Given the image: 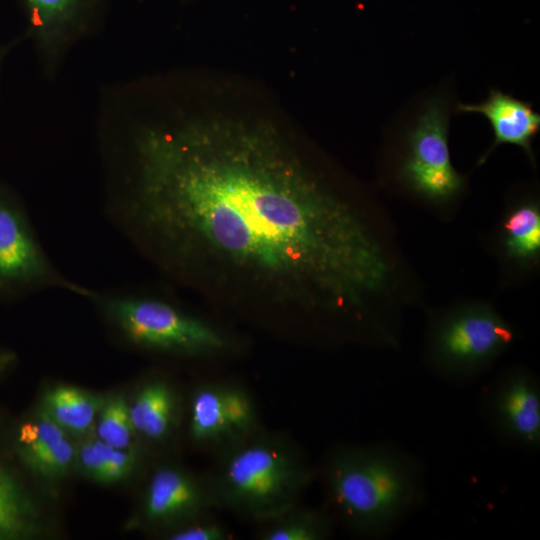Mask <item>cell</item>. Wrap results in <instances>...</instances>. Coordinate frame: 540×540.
<instances>
[{
  "label": "cell",
  "mask_w": 540,
  "mask_h": 540,
  "mask_svg": "<svg viewBox=\"0 0 540 540\" xmlns=\"http://www.w3.org/2000/svg\"><path fill=\"white\" fill-rule=\"evenodd\" d=\"M449 113L446 100H428L406 135L400 178L415 193L434 201L459 194L465 178L453 167L448 145Z\"/></svg>",
  "instance_id": "52a82bcc"
},
{
  "label": "cell",
  "mask_w": 540,
  "mask_h": 540,
  "mask_svg": "<svg viewBox=\"0 0 540 540\" xmlns=\"http://www.w3.org/2000/svg\"><path fill=\"white\" fill-rule=\"evenodd\" d=\"M259 524L260 540H325L333 528L326 512L298 504Z\"/></svg>",
  "instance_id": "2e32d148"
},
{
  "label": "cell",
  "mask_w": 540,
  "mask_h": 540,
  "mask_svg": "<svg viewBox=\"0 0 540 540\" xmlns=\"http://www.w3.org/2000/svg\"><path fill=\"white\" fill-rule=\"evenodd\" d=\"M222 403L231 444L262 430L254 399L246 388L238 384H222Z\"/></svg>",
  "instance_id": "d6986e66"
},
{
  "label": "cell",
  "mask_w": 540,
  "mask_h": 540,
  "mask_svg": "<svg viewBox=\"0 0 540 540\" xmlns=\"http://www.w3.org/2000/svg\"><path fill=\"white\" fill-rule=\"evenodd\" d=\"M169 540H229L228 528L208 514L166 533Z\"/></svg>",
  "instance_id": "7402d4cb"
},
{
  "label": "cell",
  "mask_w": 540,
  "mask_h": 540,
  "mask_svg": "<svg viewBox=\"0 0 540 540\" xmlns=\"http://www.w3.org/2000/svg\"><path fill=\"white\" fill-rule=\"evenodd\" d=\"M17 363V353L10 348L0 346V380L10 374Z\"/></svg>",
  "instance_id": "603a6c76"
},
{
  "label": "cell",
  "mask_w": 540,
  "mask_h": 540,
  "mask_svg": "<svg viewBox=\"0 0 540 540\" xmlns=\"http://www.w3.org/2000/svg\"><path fill=\"white\" fill-rule=\"evenodd\" d=\"M12 451L0 450V540H30L42 534L37 501L15 466Z\"/></svg>",
  "instance_id": "7c38bea8"
},
{
  "label": "cell",
  "mask_w": 540,
  "mask_h": 540,
  "mask_svg": "<svg viewBox=\"0 0 540 540\" xmlns=\"http://www.w3.org/2000/svg\"><path fill=\"white\" fill-rule=\"evenodd\" d=\"M98 416L96 434L99 440L118 449L133 448L137 434L130 418L129 403L123 395L105 399Z\"/></svg>",
  "instance_id": "ffe728a7"
},
{
  "label": "cell",
  "mask_w": 540,
  "mask_h": 540,
  "mask_svg": "<svg viewBox=\"0 0 540 540\" xmlns=\"http://www.w3.org/2000/svg\"><path fill=\"white\" fill-rule=\"evenodd\" d=\"M110 223L171 282L246 316L362 320L394 268L349 198L274 128H149L107 157Z\"/></svg>",
  "instance_id": "6da1fadb"
},
{
  "label": "cell",
  "mask_w": 540,
  "mask_h": 540,
  "mask_svg": "<svg viewBox=\"0 0 540 540\" xmlns=\"http://www.w3.org/2000/svg\"><path fill=\"white\" fill-rule=\"evenodd\" d=\"M105 398L84 389L58 385L42 397L39 410L66 433L83 435L93 426Z\"/></svg>",
  "instance_id": "9a60e30c"
},
{
  "label": "cell",
  "mask_w": 540,
  "mask_h": 540,
  "mask_svg": "<svg viewBox=\"0 0 540 540\" xmlns=\"http://www.w3.org/2000/svg\"><path fill=\"white\" fill-rule=\"evenodd\" d=\"M138 459L139 454L134 448H114L98 438L82 443L76 457L85 474L102 484L129 478L137 467Z\"/></svg>",
  "instance_id": "e0dca14e"
},
{
  "label": "cell",
  "mask_w": 540,
  "mask_h": 540,
  "mask_svg": "<svg viewBox=\"0 0 540 540\" xmlns=\"http://www.w3.org/2000/svg\"><path fill=\"white\" fill-rule=\"evenodd\" d=\"M330 503L342 521L364 536H382L419 504L421 474L408 456L385 447L342 446L325 466Z\"/></svg>",
  "instance_id": "7a4b0ae2"
},
{
  "label": "cell",
  "mask_w": 540,
  "mask_h": 540,
  "mask_svg": "<svg viewBox=\"0 0 540 540\" xmlns=\"http://www.w3.org/2000/svg\"><path fill=\"white\" fill-rule=\"evenodd\" d=\"M188 434L194 444L218 452L231 445L222 383L206 382L195 388L189 404Z\"/></svg>",
  "instance_id": "5bb4252c"
},
{
  "label": "cell",
  "mask_w": 540,
  "mask_h": 540,
  "mask_svg": "<svg viewBox=\"0 0 540 540\" xmlns=\"http://www.w3.org/2000/svg\"><path fill=\"white\" fill-rule=\"evenodd\" d=\"M513 338L512 328L496 312L468 307L437 323L430 334L429 352L442 373L467 377L488 366Z\"/></svg>",
  "instance_id": "8992f818"
},
{
  "label": "cell",
  "mask_w": 540,
  "mask_h": 540,
  "mask_svg": "<svg viewBox=\"0 0 540 540\" xmlns=\"http://www.w3.org/2000/svg\"><path fill=\"white\" fill-rule=\"evenodd\" d=\"M7 51H8V49L5 46L0 45V69H1L2 61H3L4 56H5Z\"/></svg>",
  "instance_id": "cb8c5ba5"
},
{
  "label": "cell",
  "mask_w": 540,
  "mask_h": 540,
  "mask_svg": "<svg viewBox=\"0 0 540 540\" xmlns=\"http://www.w3.org/2000/svg\"><path fill=\"white\" fill-rule=\"evenodd\" d=\"M129 412L137 435L152 443H163L178 424V395L167 380H149L129 404Z\"/></svg>",
  "instance_id": "4fadbf2b"
},
{
  "label": "cell",
  "mask_w": 540,
  "mask_h": 540,
  "mask_svg": "<svg viewBox=\"0 0 540 540\" xmlns=\"http://www.w3.org/2000/svg\"><path fill=\"white\" fill-rule=\"evenodd\" d=\"M507 255L519 262L535 261L540 254V211L535 203L514 208L504 223Z\"/></svg>",
  "instance_id": "ac0fdd59"
},
{
  "label": "cell",
  "mask_w": 540,
  "mask_h": 540,
  "mask_svg": "<svg viewBox=\"0 0 540 540\" xmlns=\"http://www.w3.org/2000/svg\"><path fill=\"white\" fill-rule=\"evenodd\" d=\"M31 36L47 56L62 48L90 22L98 0H20Z\"/></svg>",
  "instance_id": "8fae6325"
},
{
  "label": "cell",
  "mask_w": 540,
  "mask_h": 540,
  "mask_svg": "<svg viewBox=\"0 0 540 540\" xmlns=\"http://www.w3.org/2000/svg\"><path fill=\"white\" fill-rule=\"evenodd\" d=\"M207 478L215 508L261 523L298 504L314 472L292 443L261 430L220 451Z\"/></svg>",
  "instance_id": "277c9868"
},
{
  "label": "cell",
  "mask_w": 540,
  "mask_h": 540,
  "mask_svg": "<svg viewBox=\"0 0 540 540\" xmlns=\"http://www.w3.org/2000/svg\"><path fill=\"white\" fill-rule=\"evenodd\" d=\"M54 289L86 300L92 291L71 280L54 264L23 200L0 178V305Z\"/></svg>",
  "instance_id": "5b68a950"
},
{
  "label": "cell",
  "mask_w": 540,
  "mask_h": 540,
  "mask_svg": "<svg viewBox=\"0 0 540 540\" xmlns=\"http://www.w3.org/2000/svg\"><path fill=\"white\" fill-rule=\"evenodd\" d=\"M77 457V449L65 437L44 452L19 461V465L38 478L54 480L66 475Z\"/></svg>",
  "instance_id": "44dd1931"
},
{
  "label": "cell",
  "mask_w": 540,
  "mask_h": 540,
  "mask_svg": "<svg viewBox=\"0 0 540 540\" xmlns=\"http://www.w3.org/2000/svg\"><path fill=\"white\" fill-rule=\"evenodd\" d=\"M215 508L207 476L174 465L157 467L149 478L142 502V518L167 532L208 514Z\"/></svg>",
  "instance_id": "ba28073f"
},
{
  "label": "cell",
  "mask_w": 540,
  "mask_h": 540,
  "mask_svg": "<svg viewBox=\"0 0 540 540\" xmlns=\"http://www.w3.org/2000/svg\"><path fill=\"white\" fill-rule=\"evenodd\" d=\"M87 300L115 335L138 350L199 359L222 357L239 346L228 331L156 288H92Z\"/></svg>",
  "instance_id": "3957f363"
},
{
  "label": "cell",
  "mask_w": 540,
  "mask_h": 540,
  "mask_svg": "<svg viewBox=\"0 0 540 540\" xmlns=\"http://www.w3.org/2000/svg\"><path fill=\"white\" fill-rule=\"evenodd\" d=\"M459 113H479L490 123L494 138L490 148L479 159L483 164L488 156L501 144H512L522 148L534 164L532 142L540 130V114L527 101L515 98L498 89H491L480 103H459Z\"/></svg>",
  "instance_id": "30bf717a"
},
{
  "label": "cell",
  "mask_w": 540,
  "mask_h": 540,
  "mask_svg": "<svg viewBox=\"0 0 540 540\" xmlns=\"http://www.w3.org/2000/svg\"><path fill=\"white\" fill-rule=\"evenodd\" d=\"M489 415L505 439L522 447L540 445V388L535 377L521 369L505 374L489 397Z\"/></svg>",
  "instance_id": "9c48e42d"
}]
</instances>
